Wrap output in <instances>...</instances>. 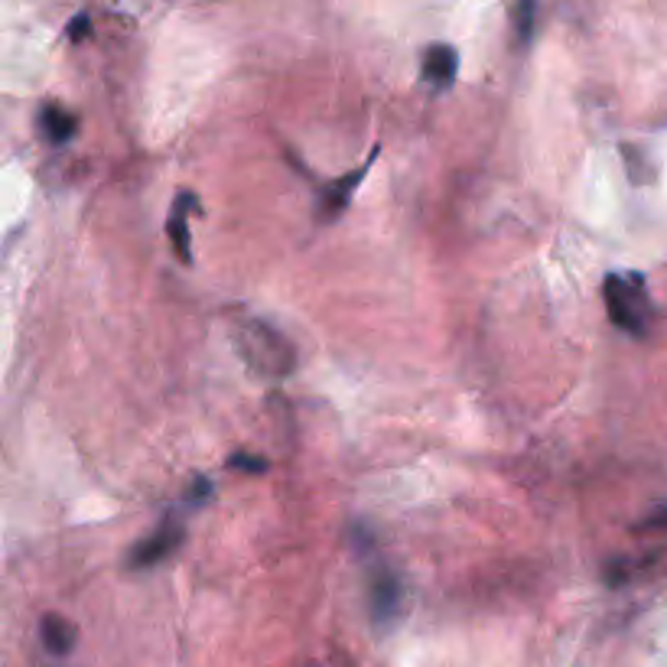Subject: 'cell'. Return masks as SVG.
<instances>
[{
  "label": "cell",
  "instance_id": "30bf717a",
  "mask_svg": "<svg viewBox=\"0 0 667 667\" xmlns=\"http://www.w3.org/2000/svg\"><path fill=\"white\" fill-rule=\"evenodd\" d=\"M515 23H518V36H522V43H531L534 26H537V0H518Z\"/></svg>",
  "mask_w": 667,
  "mask_h": 667
},
{
  "label": "cell",
  "instance_id": "52a82bcc",
  "mask_svg": "<svg viewBox=\"0 0 667 667\" xmlns=\"http://www.w3.org/2000/svg\"><path fill=\"white\" fill-rule=\"evenodd\" d=\"M420 69L426 85H433L436 92H446L459 75V52L446 43H430L420 56Z\"/></svg>",
  "mask_w": 667,
  "mask_h": 667
},
{
  "label": "cell",
  "instance_id": "277c9868",
  "mask_svg": "<svg viewBox=\"0 0 667 667\" xmlns=\"http://www.w3.org/2000/svg\"><path fill=\"white\" fill-rule=\"evenodd\" d=\"M375 160H378V147L372 150V156H368L362 166H355L352 173H346V176H339V179H332V183H326V186L319 189V202H316V222H319V225L336 222V219L349 209L355 189L362 186V179L368 176V169H372Z\"/></svg>",
  "mask_w": 667,
  "mask_h": 667
},
{
  "label": "cell",
  "instance_id": "8992f818",
  "mask_svg": "<svg viewBox=\"0 0 667 667\" xmlns=\"http://www.w3.org/2000/svg\"><path fill=\"white\" fill-rule=\"evenodd\" d=\"M202 206L196 199V192L183 189L176 192L173 206H169V215H166V235H169V245H173V255L189 265L192 261V232H189V219L199 215Z\"/></svg>",
  "mask_w": 667,
  "mask_h": 667
},
{
  "label": "cell",
  "instance_id": "7c38bea8",
  "mask_svg": "<svg viewBox=\"0 0 667 667\" xmlns=\"http://www.w3.org/2000/svg\"><path fill=\"white\" fill-rule=\"evenodd\" d=\"M665 528H667V502L665 505H658V508L645 518L642 531H665Z\"/></svg>",
  "mask_w": 667,
  "mask_h": 667
},
{
  "label": "cell",
  "instance_id": "9c48e42d",
  "mask_svg": "<svg viewBox=\"0 0 667 667\" xmlns=\"http://www.w3.org/2000/svg\"><path fill=\"white\" fill-rule=\"evenodd\" d=\"M39 635H43V645L59 658H66L75 648V625L66 622L62 616H43Z\"/></svg>",
  "mask_w": 667,
  "mask_h": 667
},
{
  "label": "cell",
  "instance_id": "7a4b0ae2",
  "mask_svg": "<svg viewBox=\"0 0 667 667\" xmlns=\"http://www.w3.org/2000/svg\"><path fill=\"white\" fill-rule=\"evenodd\" d=\"M238 349L245 355V362L265 375V378H283L286 372H293V346L277 332L270 329L267 323H245L238 329Z\"/></svg>",
  "mask_w": 667,
  "mask_h": 667
},
{
  "label": "cell",
  "instance_id": "6da1fadb",
  "mask_svg": "<svg viewBox=\"0 0 667 667\" xmlns=\"http://www.w3.org/2000/svg\"><path fill=\"white\" fill-rule=\"evenodd\" d=\"M602 300H606V313L612 319V326H619L629 336H648L652 323H655V306H652V293L642 273L635 270H616L606 277L602 283Z\"/></svg>",
  "mask_w": 667,
  "mask_h": 667
},
{
  "label": "cell",
  "instance_id": "5b68a950",
  "mask_svg": "<svg viewBox=\"0 0 667 667\" xmlns=\"http://www.w3.org/2000/svg\"><path fill=\"white\" fill-rule=\"evenodd\" d=\"M183 537H186V528L179 525V518H176V515H166L143 540H137V547L128 553V566H133V570H150V566L163 563V560L183 543Z\"/></svg>",
  "mask_w": 667,
  "mask_h": 667
},
{
  "label": "cell",
  "instance_id": "4fadbf2b",
  "mask_svg": "<svg viewBox=\"0 0 667 667\" xmlns=\"http://www.w3.org/2000/svg\"><path fill=\"white\" fill-rule=\"evenodd\" d=\"M212 495V482L209 479H196L192 492H189V505H202Z\"/></svg>",
  "mask_w": 667,
  "mask_h": 667
},
{
  "label": "cell",
  "instance_id": "ba28073f",
  "mask_svg": "<svg viewBox=\"0 0 667 667\" xmlns=\"http://www.w3.org/2000/svg\"><path fill=\"white\" fill-rule=\"evenodd\" d=\"M39 128H43L49 143L62 147V143H69V140L75 137V131H79V118H75L66 105L49 102V105L39 112Z\"/></svg>",
  "mask_w": 667,
  "mask_h": 667
},
{
  "label": "cell",
  "instance_id": "8fae6325",
  "mask_svg": "<svg viewBox=\"0 0 667 667\" xmlns=\"http://www.w3.org/2000/svg\"><path fill=\"white\" fill-rule=\"evenodd\" d=\"M229 466H232V469H242V472H265L267 459H265V456H248V453H235V456L229 459Z\"/></svg>",
  "mask_w": 667,
  "mask_h": 667
},
{
  "label": "cell",
  "instance_id": "3957f363",
  "mask_svg": "<svg viewBox=\"0 0 667 667\" xmlns=\"http://www.w3.org/2000/svg\"><path fill=\"white\" fill-rule=\"evenodd\" d=\"M403 606V586H400L398 573L385 563H375L368 573V609H372V622L375 625H391L400 616Z\"/></svg>",
  "mask_w": 667,
  "mask_h": 667
},
{
  "label": "cell",
  "instance_id": "5bb4252c",
  "mask_svg": "<svg viewBox=\"0 0 667 667\" xmlns=\"http://www.w3.org/2000/svg\"><path fill=\"white\" fill-rule=\"evenodd\" d=\"M69 36H72L75 43L89 36V16H85V13H82V16H75V20L69 23Z\"/></svg>",
  "mask_w": 667,
  "mask_h": 667
}]
</instances>
